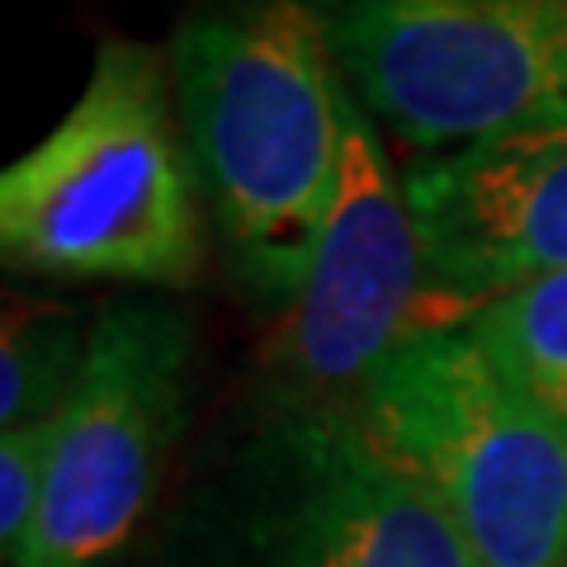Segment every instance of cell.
Here are the masks:
<instances>
[{"label": "cell", "mask_w": 567, "mask_h": 567, "mask_svg": "<svg viewBox=\"0 0 567 567\" xmlns=\"http://www.w3.org/2000/svg\"><path fill=\"white\" fill-rule=\"evenodd\" d=\"M156 567H483L354 406H284L194 492Z\"/></svg>", "instance_id": "cell-3"}, {"label": "cell", "mask_w": 567, "mask_h": 567, "mask_svg": "<svg viewBox=\"0 0 567 567\" xmlns=\"http://www.w3.org/2000/svg\"><path fill=\"white\" fill-rule=\"evenodd\" d=\"M199 199L171 58L110 39L76 104L0 175V251L24 275L189 284Z\"/></svg>", "instance_id": "cell-2"}, {"label": "cell", "mask_w": 567, "mask_h": 567, "mask_svg": "<svg viewBox=\"0 0 567 567\" xmlns=\"http://www.w3.org/2000/svg\"><path fill=\"white\" fill-rule=\"evenodd\" d=\"M58 416L14 425V431L0 435V544H6L10 563L20 558L29 529L39 520L52 450H58Z\"/></svg>", "instance_id": "cell-11"}, {"label": "cell", "mask_w": 567, "mask_h": 567, "mask_svg": "<svg viewBox=\"0 0 567 567\" xmlns=\"http://www.w3.org/2000/svg\"><path fill=\"white\" fill-rule=\"evenodd\" d=\"M364 114L421 156L567 104V0H312Z\"/></svg>", "instance_id": "cell-5"}, {"label": "cell", "mask_w": 567, "mask_h": 567, "mask_svg": "<svg viewBox=\"0 0 567 567\" xmlns=\"http://www.w3.org/2000/svg\"><path fill=\"white\" fill-rule=\"evenodd\" d=\"M189 327L162 303H114L85 336L58 416L48 492L10 567H100L133 535L185 416Z\"/></svg>", "instance_id": "cell-7"}, {"label": "cell", "mask_w": 567, "mask_h": 567, "mask_svg": "<svg viewBox=\"0 0 567 567\" xmlns=\"http://www.w3.org/2000/svg\"><path fill=\"white\" fill-rule=\"evenodd\" d=\"M199 194L265 298L303 289L341 185V58L312 0H194L166 48Z\"/></svg>", "instance_id": "cell-1"}, {"label": "cell", "mask_w": 567, "mask_h": 567, "mask_svg": "<svg viewBox=\"0 0 567 567\" xmlns=\"http://www.w3.org/2000/svg\"><path fill=\"white\" fill-rule=\"evenodd\" d=\"M85 341L58 303H14L0 336V431L58 416L81 379Z\"/></svg>", "instance_id": "cell-10"}, {"label": "cell", "mask_w": 567, "mask_h": 567, "mask_svg": "<svg viewBox=\"0 0 567 567\" xmlns=\"http://www.w3.org/2000/svg\"><path fill=\"white\" fill-rule=\"evenodd\" d=\"M435 293L458 327L492 298L567 270V104L402 171Z\"/></svg>", "instance_id": "cell-8"}, {"label": "cell", "mask_w": 567, "mask_h": 567, "mask_svg": "<svg viewBox=\"0 0 567 567\" xmlns=\"http://www.w3.org/2000/svg\"><path fill=\"white\" fill-rule=\"evenodd\" d=\"M468 331L529 402L567 425V270L492 298Z\"/></svg>", "instance_id": "cell-9"}, {"label": "cell", "mask_w": 567, "mask_h": 567, "mask_svg": "<svg viewBox=\"0 0 567 567\" xmlns=\"http://www.w3.org/2000/svg\"><path fill=\"white\" fill-rule=\"evenodd\" d=\"M440 303L406 181L388 162L379 123L346 95L341 185L312 270L270 341L284 406H360L379 369L421 336L454 331Z\"/></svg>", "instance_id": "cell-6"}, {"label": "cell", "mask_w": 567, "mask_h": 567, "mask_svg": "<svg viewBox=\"0 0 567 567\" xmlns=\"http://www.w3.org/2000/svg\"><path fill=\"white\" fill-rule=\"evenodd\" d=\"M354 412L440 496L483 567H567V425L529 402L468 327L398 350Z\"/></svg>", "instance_id": "cell-4"}]
</instances>
